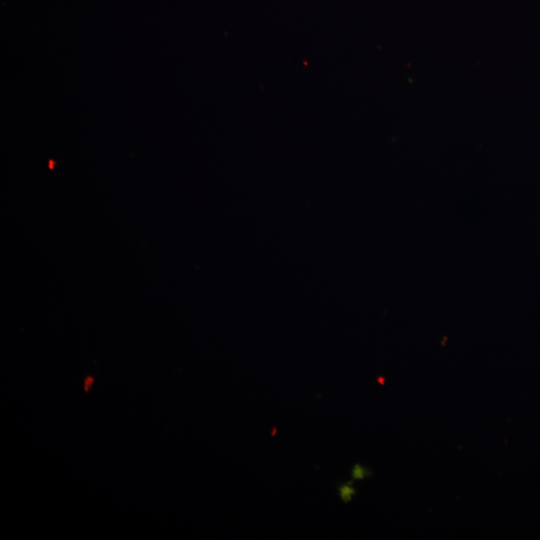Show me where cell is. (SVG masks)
I'll use <instances>...</instances> for the list:
<instances>
[{
  "mask_svg": "<svg viewBox=\"0 0 540 540\" xmlns=\"http://www.w3.org/2000/svg\"><path fill=\"white\" fill-rule=\"evenodd\" d=\"M353 480L348 481L347 483L341 484L337 487L339 492V497L344 503H348L352 500L353 496L356 495L357 490L352 485Z\"/></svg>",
  "mask_w": 540,
  "mask_h": 540,
  "instance_id": "obj_1",
  "label": "cell"
},
{
  "mask_svg": "<svg viewBox=\"0 0 540 540\" xmlns=\"http://www.w3.org/2000/svg\"><path fill=\"white\" fill-rule=\"evenodd\" d=\"M373 472L364 467L363 465L356 463L353 465L351 469V478L353 481L355 480H364L370 476H372Z\"/></svg>",
  "mask_w": 540,
  "mask_h": 540,
  "instance_id": "obj_2",
  "label": "cell"
}]
</instances>
